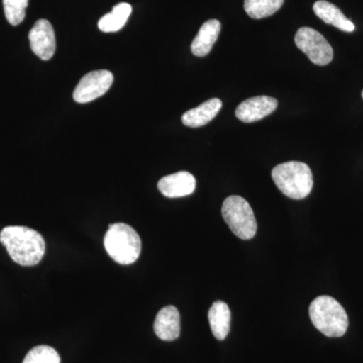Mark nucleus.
Returning <instances> with one entry per match:
<instances>
[{
	"label": "nucleus",
	"instance_id": "nucleus-1",
	"mask_svg": "<svg viewBox=\"0 0 363 363\" xmlns=\"http://www.w3.org/2000/svg\"><path fill=\"white\" fill-rule=\"evenodd\" d=\"M0 242L6 248L11 259L20 266H35L45 255L44 238L28 227H4L0 233Z\"/></svg>",
	"mask_w": 363,
	"mask_h": 363
},
{
	"label": "nucleus",
	"instance_id": "nucleus-2",
	"mask_svg": "<svg viewBox=\"0 0 363 363\" xmlns=\"http://www.w3.org/2000/svg\"><path fill=\"white\" fill-rule=\"evenodd\" d=\"M313 325L327 337H341L348 329L347 313L335 298L320 296L309 308Z\"/></svg>",
	"mask_w": 363,
	"mask_h": 363
},
{
	"label": "nucleus",
	"instance_id": "nucleus-3",
	"mask_svg": "<svg viewBox=\"0 0 363 363\" xmlns=\"http://www.w3.org/2000/svg\"><path fill=\"white\" fill-rule=\"evenodd\" d=\"M272 177L279 191L291 199H304L311 193L314 184L311 169L302 162L278 164L272 169Z\"/></svg>",
	"mask_w": 363,
	"mask_h": 363
},
{
	"label": "nucleus",
	"instance_id": "nucleus-4",
	"mask_svg": "<svg viewBox=\"0 0 363 363\" xmlns=\"http://www.w3.org/2000/svg\"><path fill=\"white\" fill-rule=\"evenodd\" d=\"M104 247L117 264L128 266L140 257L142 240L130 225L114 223L109 225L104 236Z\"/></svg>",
	"mask_w": 363,
	"mask_h": 363
},
{
	"label": "nucleus",
	"instance_id": "nucleus-5",
	"mask_svg": "<svg viewBox=\"0 0 363 363\" xmlns=\"http://www.w3.org/2000/svg\"><path fill=\"white\" fill-rule=\"evenodd\" d=\"M222 216L231 231L243 240H252L257 223L250 205L240 196H229L222 205Z\"/></svg>",
	"mask_w": 363,
	"mask_h": 363
},
{
	"label": "nucleus",
	"instance_id": "nucleus-6",
	"mask_svg": "<svg viewBox=\"0 0 363 363\" xmlns=\"http://www.w3.org/2000/svg\"><path fill=\"white\" fill-rule=\"evenodd\" d=\"M296 45L313 64L326 66L333 60V49L328 40L316 30L311 28H298L295 35Z\"/></svg>",
	"mask_w": 363,
	"mask_h": 363
},
{
	"label": "nucleus",
	"instance_id": "nucleus-7",
	"mask_svg": "<svg viewBox=\"0 0 363 363\" xmlns=\"http://www.w3.org/2000/svg\"><path fill=\"white\" fill-rule=\"evenodd\" d=\"M113 83V74L107 70L92 71L79 81L74 90V100L88 104L104 95Z\"/></svg>",
	"mask_w": 363,
	"mask_h": 363
},
{
	"label": "nucleus",
	"instance_id": "nucleus-8",
	"mask_svg": "<svg viewBox=\"0 0 363 363\" xmlns=\"http://www.w3.org/2000/svg\"><path fill=\"white\" fill-rule=\"evenodd\" d=\"M30 48L40 59L48 61L56 52V35L49 21L39 20L28 33Z\"/></svg>",
	"mask_w": 363,
	"mask_h": 363
},
{
	"label": "nucleus",
	"instance_id": "nucleus-9",
	"mask_svg": "<svg viewBox=\"0 0 363 363\" xmlns=\"http://www.w3.org/2000/svg\"><path fill=\"white\" fill-rule=\"evenodd\" d=\"M278 107V100L271 96H255L241 102L236 108L235 116L245 123H255L269 116Z\"/></svg>",
	"mask_w": 363,
	"mask_h": 363
},
{
	"label": "nucleus",
	"instance_id": "nucleus-10",
	"mask_svg": "<svg viewBox=\"0 0 363 363\" xmlns=\"http://www.w3.org/2000/svg\"><path fill=\"white\" fill-rule=\"evenodd\" d=\"M157 188L162 195L168 198H180L194 192L196 179L189 172L181 171L164 177L157 183Z\"/></svg>",
	"mask_w": 363,
	"mask_h": 363
},
{
	"label": "nucleus",
	"instance_id": "nucleus-11",
	"mask_svg": "<svg viewBox=\"0 0 363 363\" xmlns=\"http://www.w3.org/2000/svg\"><path fill=\"white\" fill-rule=\"evenodd\" d=\"M155 333L162 341H174L181 333L180 313L174 306H167L157 313L154 323Z\"/></svg>",
	"mask_w": 363,
	"mask_h": 363
},
{
	"label": "nucleus",
	"instance_id": "nucleus-12",
	"mask_svg": "<svg viewBox=\"0 0 363 363\" xmlns=\"http://www.w3.org/2000/svg\"><path fill=\"white\" fill-rule=\"evenodd\" d=\"M221 107V100L218 98H212L196 108L185 112L182 116V123L193 128L206 125L218 114Z\"/></svg>",
	"mask_w": 363,
	"mask_h": 363
},
{
	"label": "nucleus",
	"instance_id": "nucleus-13",
	"mask_svg": "<svg viewBox=\"0 0 363 363\" xmlns=\"http://www.w3.org/2000/svg\"><path fill=\"white\" fill-rule=\"evenodd\" d=\"M221 23L217 20L207 21L200 28L199 33L196 35L191 51L196 57H205L211 52L212 48L218 40L220 33Z\"/></svg>",
	"mask_w": 363,
	"mask_h": 363
},
{
	"label": "nucleus",
	"instance_id": "nucleus-14",
	"mask_svg": "<svg viewBox=\"0 0 363 363\" xmlns=\"http://www.w3.org/2000/svg\"><path fill=\"white\" fill-rule=\"evenodd\" d=\"M313 9L318 18H321L324 23H328V25L335 26L346 33H352L355 30L354 23L348 20L342 11L331 2L319 0V1L315 2Z\"/></svg>",
	"mask_w": 363,
	"mask_h": 363
},
{
	"label": "nucleus",
	"instance_id": "nucleus-15",
	"mask_svg": "<svg viewBox=\"0 0 363 363\" xmlns=\"http://www.w3.org/2000/svg\"><path fill=\"white\" fill-rule=\"evenodd\" d=\"M210 327L214 337L224 340L230 331L231 312L223 301H216L208 312Z\"/></svg>",
	"mask_w": 363,
	"mask_h": 363
},
{
	"label": "nucleus",
	"instance_id": "nucleus-16",
	"mask_svg": "<svg viewBox=\"0 0 363 363\" xmlns=\"http://www.w3.org/2000/svg\"><path fill=\"white\" fill-rule=\"evenodd\" d=\"M133 7L126 2L116 4L111 13L105 14L98 21V28L104 33H116L125 26L130 18Z\"/></svg>",
	"mask_w": 363,
	"mask_h": 363
},
{
	"label": "nucleus",
	"instance_id": "nucleus-17",
	"mask_svg": "<svg viewBox=\"0 0 363 363\" xmlns=\"http://www.w3.org/2000/svg\"><path fill=\"white\" fill-rule=\"evenodd\" d=\"M285 0H245V11L255 20L269 18L283 6Z\"/></svg>",
	"mask_w": 363,
	"mask_h": 363
},
{
	"label": "nucleus",
	"instance_id": "nucleus-18",
	"mask_svg": "<svg viewBox=\"0 0 363 363\" xmlns=\"http://www.w3.org/2000/svg\"><path fill=\"white\" fill-rule=\"evenodd\" d=\"M58 351L51 346L39 345L28 351L23 363H60Z\"/></svg>",
	"mask_w": 363,
	"mask_h": 363
},
{
	"label": "nucleus",
	"instance_id": "nucleus-19",
	"mask_svg": "<svg viewBox=\"0 0 363 363\" xmlns=\"http://www.w3.org/2000/svg\"><path fill=\"white\" fill-rule=\"evenodd\" d=\"M28 0H4V13L11 26H18L25 20Z\"/></svg>",
	"mask_w": 363,
	"mask_h": 363
},
{
	"label": "nucleus",
	"instance_id": "nucleus-20",
	"mask_svg": "<svg viewBox=\"0 0 363 363\" xmlns=\"http://www.w3.org/2000/svg\"><path fill=\"white\" fill-rule=\"evenodd\" d=\"M362 98H363V91H362Z\"/></svg>",
	"mask_w": 363,
	"mask_h": 363
}]
</instances>
